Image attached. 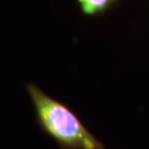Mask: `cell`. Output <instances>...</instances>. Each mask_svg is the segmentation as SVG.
<instances>
[{"instance_id": "cell-1", "label": "cell", "mask_w": 149, "mask_h": 149, "mask_svg": "<svg viewBox=\"0 0 149 149\" xmlns=\"http://www.w3.org/2000/svg\"><path fill=\"white\" fill-rule=\"evenodd\" d=\"M40 127L62 149H104L72 110L54 99L35 84L26 86Z\"/></svg>"}, {"instance_id": "cell-2", "label": "cell", "mask_w": 149, "mask_h": 149, "mask_svg": "<svg viewBox=\"0 0 149 149\" xmlns=\"http://www.w3.org/2000/svg\"><path fill=\"white\" fill-rule=\"evenodd\" d=\"M118 1L119 0H77L81 11L87 15L104 14Z\"/></svg>"}]
</instances>
